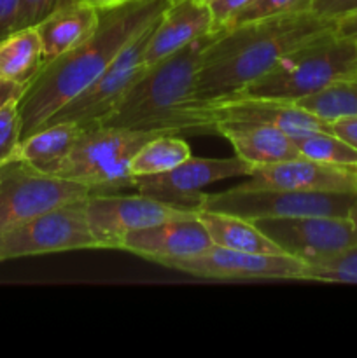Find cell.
I'll list each match as a JSON object with an SVG mask.
<instances>
[{
    "mask_svg": "<svg viewBox=\"0 0 357 358\" xmlns=\"http://www.w3.org/2000/svg\"><path fill=\"white\" fill-rule=\"evenodd\" d=\"M24 84L9 83V80H0V108L13 100H20L24 91Z\"/></svg>",
    "mask_w": 357,
    "mask_h": 358,
    "instance_id": "cell-34",
    "label": "cell"
},
{
    "mask_svg": "<svg viewBox=\"0 0 357 358\" xmlns=\"http://www.w3.org/2000/svg\"><path fill=\"white\" fill-rule=\"evenodd\" d=\"M332 28L336 21L308 10L220 30L202 56L195 100L234 96L280 58Z\"/></svg>",
    "mask_w": 357,
    "mask_h": 358,
    "instance_id": "cell-2",
    "label": "cell"
},
{
    "mask_svg": "<svg viewBox=\"0 0 357 358\" xmlns=\"http://www.w3.org/2000/svg\"><path fill=\"white\" fill-rule=\"evenodd\" d=\"M212 245L209 231L196 213L188 219L167 220L128 233L121 240L119 250L132 252L156 264H164L167 261L200 254Z\"/></svg>",
    "mask_w": 357,
    "mask_h": 358,
    "instance_id": "cell-16",
    "label": "cell"
},
{
    "mask_svg": "<svg viewBox=\"0 0 357 358\" xmlns=\"http://www.w3.org/2000/svg\"><path fill=\"white\" fill-rule=\"evenodd\" d=\"M91 194L97 192L79 182L9 161L0 168V233Z\"/></svg>",
    "mask_w": 357,
    "mask_h": 358,
    "instance_id": "cell-7",
    "label": "cell"
},
{
    "mask_svg": "<svg viewBox=\"0 0 357 358\" xmlns=\"http://www.w3.org/2000/svg\"><path fill=\"white\" fill-rule=\"evenodd\" d=\"M216 135L226 138L234 154L252 168L301 157L293 136L272 124L219 122L216 126Z\"/></svg>",
    "mask_w": 357,
    "mask_h": 358,
    "instance_id": "cell-18",
    "label": "cell"
},
{
    "mask_svg": "<svg viewBox=\"0 0 357 358\" xmlns=\"http://www.w3.org/2000/svg\"><path fill=\"white\" fill-rule=\"evenodd\" d=\"M189 112L202 135L216 133L219 122L272 124L293 138L312 131H331V122L310 114L300 105L268 98L227 96L216 100H192Z\"/></svg>",
    "mask_w": 357,
    "mask_h": 358,
    "instance_id": "cell-10",
    "label": "cell"
},
{
    "mask_svg": "<svg viewBox=\"0 0 357 358\" xmlns=\"http://www.w3.org/2000/svg\"><path fill=\"white\" fill-rule=\"evenodd\" d=\"M191 147L177 133H160L140 147L130 163L132 177L164 173L174 170L188 157H191Z\"/></svg>",
    "mask_w": 357,
    "mask_h": 358,
    "instance_id": "cell-23",
    "label": "cell"
},
{
    "mask_svg": "<svg viewBox=\"0 0 357 358\" xmlns=\"http://www.w3.org/2000/svg\"><path fill=\"white\" fill-rule=\"evenodd\" d=\"M18 101L13 100L0 108V168L13 159L18 143L21 142V115Z\"/></svg>",
    "mask_w": 357,
    "mask_h": 358,
    "instance_id": "cell-28",
    "label": "cell"
},
{
    "mask_svg": "<svg viewBox=\"0 0 357 358\" xmlns=\"http://www.w3.org/2000/svg\"><path fill=\"white\" fill-rule=\"evenodd\" d=\"M350 77H357V41L332 28L280 58L265 76L234 96L294 103Z\"/></svg>",
    "mask_w": 357,
    "mask_h": 358,
    "instance_id": "cell-4",
    "label": "cell"
},
{
    "mask_svg": "<svg viewBox=\"0 0 357 358\" xmlns=\"http://www.w3.org/2000/svg\"><path fill=\"white\" fill-rule=\"evenodd\" d=\"M42 66L44 55L37 28H20L0 37V80L27 86Z\"/></svg>",
    "mask_w": 357,
    "mask_h": 358,
    "instance_id": "cell-22",
    "label": "cell"
},
{
    "mask_svg": "<svg viewBox=\"0 0 357 358\" xmlns=\"http://www.w3.org/2000/svg\"><path fill=\"white\" fill-rule=\"evenodd\" d=\"M83 129V126L72 121L42 126L31 135L21 138L10 161H21L42 173L55 175L59 164L72 150Z\"/></svg>",
    "mask_w": 357,
    "mask_h": 358,
    "instance_id": "cell-20",
    "label": "cell"
},
{
    "mask_svg": "<svg viewBox=\"0 0 357 358\" xmlns=\"http://www.w3.org/2000/svg\"><path fill=\"white\" fill-rule=\"evenodd\" d=\"M77 2L93 7V9L97 10H108V9H115V7L125 6V3L133 2V0H77Z\"/></svg>",
    "mask_w": 357,
    "mask_h": 358,
    "instance_id": "cell-36",
    "label": "cell"
},
{
    "mask_svg": "<svg viewBox=\"0 0 357 358\" xmlns=\"http://www.w3.org/2000/svg\"><path fill=\"white\" fill-rule=\"evenodd\" d=\"M304 280L329 283H357V245L335 257L308 264Z\"/></svg>",
    "mask_w": 357,
    "mask_h": 358,
    "instance_id": "cell-26",
    "label": "cell"
},
{
    "mask_svg": "<svg viewBox=\"0 0 357 358\" xmlns=\"http://www.w3.org/2000/svg\"><path fill=\"white\" fill-rule=\"evenodd\" d=\"M254 224L284 254L307 264L335 257L357 245V229L349 217H294Z\"/></svg>",
    "mask_w": 357,
    "mask_h": 358,
    "instance_id": "cell-12",
    "label": "cell"
},
{
    "mask_svg": "<svg viewBox=\"0 0 357 358\" xmlns=\"http://www.w3.org/2000/svg\"><path fill=\"white\" fill-rule=\"evenodd\" d=\"M312 10L322 17L338 21L357 13V0H314Z\"/></svg>",
    "mask_w": 357,
    "mask_h": 358,
    "instance_id": "cell-31",
    "label": "cell"
},
{
    "mask_svg": "<svg viewBox=\"0 0 357 358\" xmlns=\"http://www.w3.org/2000/svg\"><path fill=\"white\" fill-rule=\"evenodd\" d=\"M336 31H338L340 35H343V37L357 41V13L336 21Z\"/></svg>",
    "mask_w": 357,
    "mask_h": 358,
    "instance_id": "cell-35",
    "label": "cell"
},
{
    "mask_svg": "<svg viewBox=\"0 0 357 358\" xmlns=\"http://www.w3.org/2000/svg\"><path fill=\"white\" fill-rule=\"evenodd\" d=\"M86 199L27 220L0 233V262L30 255L100 248L86 217Z\"/></svg>",
    "mask_w": 357,
    "mask_h": 358,
    "instance_id": "cell-8",
    "label": "cell"
},
{
    "mask_svg": "<svg viewBox=\"0 0 357 358\" xmlns=\"http://www.w3.org/2000/svg\"><path fill=\"white\" fill-rule=\"evenodd\" d=\"M349 219L352 220L354 226H356V229H357V199H356V203H354V205H352V208H350Z\"/></svg>",
    "mask_w": 357,
    "mask_h": 358,
    "instance_id": "cell-37",
    "label": "cell"
},
{
    "mask_svg": "<svg viewBox=\"0 0 357 358\" xmlns=\"http://www.w3.org/2000/svg\"><path fill=\"white\" fill-rule=\"evenodd\" d=\"M160 133L167 131L102 124L84 128L55 175L88 185L94 192L133 187L130 163L140 147Z\"/></svg>",
    "mask_w": 357,
    "mask_h": 358,
    "instance_id": "cell-5",
    "label": "cell"
},
{
    "mask_svg": "<svg viewBox=\"0 0 357 358\" xmlns=\"http://www.w3.org/2000/svg\"><path fill=\"white\" fill-rule=\"evenodd\" d=\"M252 166L234 154L231 157L191 156L174 170L158 175L133 178V187L139 192L167 201L186 210H200L206 185L234 177H248Z\"/></svg>",
    "mask_w": 357,
    "mask_h": 358,
    "instance_id": "cell-13",
    "label": "cell"
},
{
    "mask_svg": "<svg viewBox=\"0 0 357 358\" xmlns=\"http://www.w3.org/2000/svg\"><path fill=\"white\" fill-rule=\"evenodd\" d=\"M154 24L156 23L133 37L112 59L111 66L98 79L88 84L80 93H77L72 100L66 101L56 114L49 117L46 124L72 121L83 128H90V126L98 124L105 115L111 114L115 105L122 100L126 91L139 80L144 70L147 69L144 65V55H146L147 42L153 34Z\"/></svg>",
    "mask_w": 357,
    "mask_h": 358,
    "instance_id": "cell-9",
    "label": "cell"
},
{
    "mask_svg": "<svg viewBox=\"0 0 357 358\" xmlns=\"http://www.w3.org/2000/svg\"><path fill=\"white\" fill-rule=\"evenodd\" d=\"M357 192H303L287 189H247L205 192L200 210L227 213L251 222L294 217H349Z\"/></svg>",
    "mask_w": 357,
    "mask_h": 358,
    "instance_id": "cell-6",
    "label": "cell"
},
{
    "mask_svg": "<svg viewBox=\"0 0 357 358\" xmlns=\"http://www.w3.org/2000/svg\"><path fill=\"white\" fill-rule=\"evenodd\" d=\"M217 34L219 31L196 38L181 51L147 66L114 110L98 124L177 135L196 133L189 105L195 100L202 56Z\"/></svg>",
    "mask_w": 357,
    "mask_h": 358,
    "instance_id": "cell-3",
    "label": "cell"
},
{
    "mask_svg": "<svg viewBox=\"0 0 357 358\" xmlns=\"http://www.w3.org/2000/svg\"><path fill=\"white\" fill-rule=\"evenodd\" d=\"M198 219L209 231L214 245L247 254H284L254 222L237 215L198 210Z\"/></svg>",
    "mask_w": 357,
    "mask_h": 358,
    "instance_id": "cell-21",
    "label": "cell"
},
{
    "mask_svg": "<svg viewBox=\"0 0 357 358\" xmlns=\"http://www.w3.org/2000/svg\"><path fill=\"white\" fill-rule=\"evenodd\" d=\"M203 2H206V3H209V2H210V0H203Z\"/></svg>",
    "mask_w": 357,
    "mask_h": 358,
    "instance_id": "cell-38",
    "label": "cell"
},
{
    "mask_svg": "<svg viewBox=\"0 0 357 358\" xmlns=\"http://www.w3.org/2000/svg\"><path fill=\"white\" fill-rule=\"evenodd\" d=\"M214 31L216 28L209 3L203 0H170L154 24L144 55V65L149 66L168 58L196 38Z\"/></svg>",
    "mask_w": 357,
    "mask_h": 358,
    "instance_id": "cell-17",
    "label": "cell"
},
{
    "mask_svg": "<svg viewBox=\"0 0 357 358\" xmlns=\"http://www.w3.org/2000/svg\"><path fill=\"white\" fill-rule=\"evenodd\" d=\"M303 157L332 166L357 168V150L332 131H312L294 138Z\"/></svg>",
    "mask_w": 357,
    "mask_h": 358,
    "instance_id": "cell-25",
    "label": "cell"
},
{
    "mask_svg": "<svg viewBox=\"0 0 357 358\" xmlns=\"http://www.w3.org/2000/svg\"><path fill=\"white\" fill-rule=\"evenodd\" d=\"M161 266L200 278L304 280L308 264L286 254H247L212 245L200 254L167 261Z\"/></svg>",
    "mask_w": 357,
    "mask_h": 358,
    "instance_id": "cell-14",
    "label": "cell"
},
{
    "mask_svg": "<svg viewBox=\"0 0 357 358\" xmlns=\"http://www.w3.org/2000/svg\"><path fill=\"white\" fill-rule=\"evenodd\" d=\"M98 23H100V10L84 6L77 0L49 14L35 27L42 42L44 65L86 41L97 30Z\"/></svg>",
    "mask_w": 357,
    "mask_h": 358,
    "instance_id": "cell-19",
    "label": "cell"
},
{
    "mask_svg": "<svg viewBox=\"0 0 357 358\" xmlns=\"http://www.w3.org/2000/svg\"><path fill=\"white\" fill-rule=\"evenodd\" d=\"M331 131L357 150V117L338 119L331 122Z\"/></svg>",
    "mask_w": 357,
    "mask_h": 358,
    "instance_id": "cell-33",
    "label": "cell"
},
{
    "mask_svg": "<svg viewBox=\"0 0 357 358\" xmlns=\"http://www.w3.org/2000/svg\"><path fill=\"white\" fill-rule=\"evenodd\" d=\"M247 189H287L303 192H357V168L332 166L307 157L252 168Z\"/></svg>",
    "mask_w": 357,
    "mask_h": 358,
    "instance_id": "cell-15",
    "label": "cell"
},
{
    "mask_svg": "<svg viewBox=\"0 0 357 358\" xmlns=\"http://www.w3.org/2000/svg\"><path fill=\"white\" fill-rule=\"evenodd\" d=\"M74 0H20V28L37 27L42 20Z\"/></svg>",
    "mask_w": 357,
    "mask_h": 358,
    "instance_id": "cell-29",
    "label": "cell"
},
{
    "mask_svg": "<svg viewBox=\"0 0 357 358\" xmlns=\"http://www.w3.org/2000/svg\"><path fill=\"white\" fill-rule=\"evenodd\" d=\"M168 3L170 0H133L115 9L100 10L97 30L42 66L27 84L18 101L21 138L42 128L66 101L98 79L133 37L160 20Z\"/></svg>",
    "mask_w": 357,
    "mask_h": 358,
    "instance_id": "cell-1",
    "label": "cell"
},
{
    "mask_svg": "<svg viewBox=\"0 0 357 358\" xmlns=\"http://www.w3.org/2000/svg\"><path fill=\"white\" fill-rule=\"evenodd\" d=\"M294 103L328 122L357 117V77L332 83L318 93Z\"/></svg>",
    "mask_w": 357,
    "mask_h": 358,
    "instance_id": "cell-24",
    "label": "cell"
},
{
    "mask_svg": "<svg viewBox=\"0 0 357 358\" xmlns=\"http://www.w3.org/2000/svg\"><path fill=\"white\" fill-rule=\"evenodd\" d=\"M20 30V0H0V37Z\"/></svg>",
    "mask_w": 357,
    "mask_h": 358,
    "instance_id": "cell-32",
    "label": "cell"
},
{
    "mask_svg": "<svg viewBox=\"0 0 357 358\" xmlns=\"http://www.w3.org/2000/svg\"><path fill=\"white\" fill-rule=\"evenodd\" d=\"M312 9H314V0H252V2L248 3L233 21H231L230 27L251 23V21L270 20V17L308 13V10Z\"/></svg>",
    "mask_w": 357,
    "mask_h": 358,
    "instance_id": "cell-27",
    "label": "cell"
},
{
    "mask_svg": "<svg viewBox=\"0 0 357 358\" xmlns=\"http://www.w3.org/2000/svg\"><path fill=\"white\" fill-rule=\"evenodd\" d=\"M90 229L100 248H119L121 240L133 231L174 219L195 217V210L178 208L153 196L136 192L132 196L97 192L86 199Z\"/></svg>",
    "mask_w": 357,
    "mask_h": 358,
    "instance_id": "cell-11",
    "label": "cell"
},
{
    "mask_svg": "<svg viewBox=\"0 0 357 358\" xmlns=\"http://www.w3.org/2000/svg\"><path fill=\"white\" fill-rule=\"evenodd\" d=\"M252 0H210L209 7L214 17L216 31L226 30L231 21L251 3Z\"/></svg>",
    "mask_w": 357,
    "mask_h": 358,
    "instance_id": "cell-30",
    "label": "cell"
}]
</instances>
